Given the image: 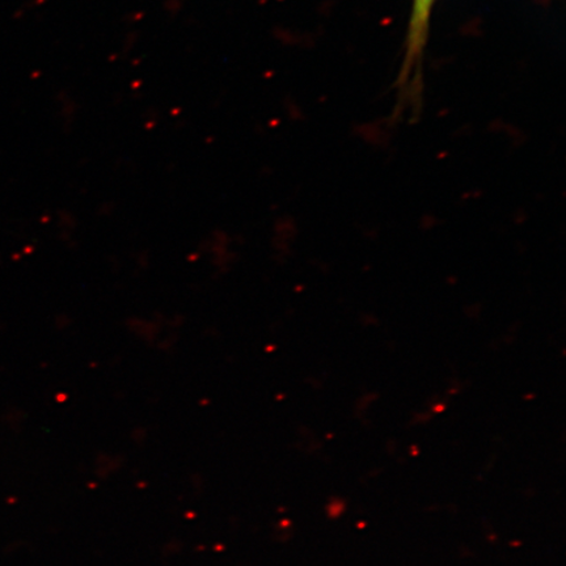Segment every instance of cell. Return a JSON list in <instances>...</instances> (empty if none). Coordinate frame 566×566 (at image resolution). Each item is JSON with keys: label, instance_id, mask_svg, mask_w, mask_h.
<instances>
[{"label": "cell", "instance_id": "6da1fadb", "mask_svg": "<svg viewBox=\"0 0 566 566\" xmlns=\"http://www.w3.org/2000/svg\"><path fill=\"white\" fill-rule=\"evenodd\" d=\"M438 0H410L405 55L399 70V97L401 105L416 108L422 94L423 60L430 35L431 15Z\"/></svg>", "mask_w": 566, "mask_h": 566}]
</instances>
